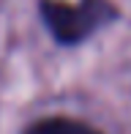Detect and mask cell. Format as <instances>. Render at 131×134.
<instances>
[{"label":"cell","instance_id":"2","mask_svg":"<svg viewBox=\"0 0 131 134\" xmlns=\"http://www.w3.org/2000/svg\"><path fill=\"white\" fill-rule=\"evenodd\" d=\"M25 134H98L96 129L79 123V120H68V118H49L41 123L30 126Z\"/></svg>","mask_w":131,"mask_h":134},{"label":"cell","instance_id":"1","mask_svg":"<svg viewBox=\"0 0 131 134\" xmlns=\"http://www.w3.org/2000/svg\"><path fill=\"white\" fill-rule=\"evenodd\" d=\"M41 14H44L49 30L55 33L57 41L63 44H76L85 36H90L96 27L109 22L115 16V8L106 0H82L76 5L68 3H55V0H44L41 3Z\"/></svg>","mask_w":131,"mask_h":134}]
</instances>
